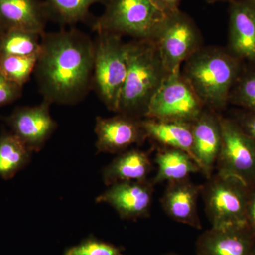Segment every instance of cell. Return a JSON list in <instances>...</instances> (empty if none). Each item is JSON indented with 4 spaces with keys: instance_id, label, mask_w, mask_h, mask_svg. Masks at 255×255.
Instances as JSON below:
<instances>
[{
    "instance_id": "1",
    "label": "cell",
    "mask_w": 255,
    "mask_h": 255,
    "mask_svg": "<svg viewBox=\"0 0 255 255\" xmlns=\"http://www.w3.org/2000/svg\"><path fill=\"white\" fill-rule=\"evenodd\" d=\"M95 43L75 28L44 32L34 75L43 100L75 105L92 90Z\"/></svg>"
},
{
    "instance_id": "2",
    "label": "cell",
    "mask_w": 255,
    "mask_h": 255,
    "mask_svg": "<svg viewBox=\"0 0 255 255\" xmlns=\"http://www.w3.org/2000/svg\"><path fill=\"white\" fill-rule=\"evenodd\" d=\"M155 43L133 40L128 43V70L117 114L145 118L152 97L168 75Z\"/></svg>"
},
{
    "instance_id": "3",
    "label": "cell",
    "mask_w": 255,
    "mask_h": 255,
    "mask_svg": "<svg viewBox=\"0 0 255 255\" xmlns=\"http://www.w3.org/2000/svg\"><path fill=\"white\" fill-rule=\"evenodd\" d=\"M183 64V77L204 105L211 110L223 108L239 78V59L223 48L201 47Z\"/></svg>"
},
{
    "instance_id": "4",
    "label": "cell",
    "mask_w": 255,
    "mask_h": 255,
    "mask_svg": "<svg viewBox=\"0 0 255 255\" xmlns=\"http://www.w3.org/2000/svg\"><path fill=\"white\" fill-rule=\"evenodd\" d=\"M103 14L92 21L96 33L108 32L133 40H152L167 15L150 0H108Z\"/></svg>"
},
{
    "instance_id": "5",
    "label": "cell",
    "mask_w": 255,
    "mask_h": 255,
    "mask_svg": "<svg viewBox=\"0 0 255 255\" xmlns=\"http://www.w3.org/2000/svg\"><path fill=\"white\" fill-rule=\"evenodd\" d=\"M92 90L111 112L117 113L128 70V43L122 36L98 32L94 40Z\"/></svg>"
},
{
    "instance_id": "6",
    "label": "cell",
    "mask_w": 255,
    "mask_h": 255,
    "mask_svg": "<svg viewBox=\"0 0 255 255\" xmlns=\"http://www.w3.org/2000/svg\"><path fill=\"white\" fill-rule=\"evenodd\" d=\"M202 186L206 214L212 228L248 226L247 211L252 188L239 179L216 174Z\"/></svg>"
},
{
    "instance_id": "7",
    "label": "cell",
    "mask_w": 255,
    "mask_h": 255,
    "mask_svg": "<svg viewBox=\"0 0 255 255\" xmlns=\"http://www.w3.org/2000/svg\"><path fill=\"white\" fill-rule=\"evenodd\" d=\"M204 107L180 69L164 78L149 104L145 118L192 123Z\"/></svg>"
},
{
    "instance_id": "8",
    "label": "cell",
    "mask_w": 255,
    "mask_h": 255,
    "mask_svg": "<svg viewBox=\"0 0 255 255\" xmlns=\"http://www.w3.org/2000/svg\"><path fill=\"white\" fill-rule=\"evenodd\" d=\"M221 146L216 162L218 174L255 184V142L235 121L220 117Z\"/></svg>"
},
{
    "instance_id": "9",
    "label": "cell",
    "mask_w": 255,
    "mask_h": 255,
    "mask_svg": "<svg viewBox=\"0 0 255 255\" xmlns=\"http://www.w3.org/2000/svg\"><path fill=\"white\" fill-rule=\"evenodd\" d=\"M152 41L168 73L180 70L182 64L202 47L197 26L179 9L167 16Z\"/></svg>"
},
{
    "instance_id": "10",
    "label": "cell",
    "mask_w": 255,
    "mask_h": 255,
    "mask_svg": "<svg viewBox=\"0 0 255 255\" xmlns=\"http://www.w3.org/2000/svg\"><path fill=\"white\" fill-rule=\"evenodd\" d=\"M50 105L43 100L40 105L21 106L3 118L9 131L33 152L41 150L56 129L57 123L50 115Z\"/></svg>"
},
{
    "instance_id": "11",
    "label": "cell",
    "mask_w": 255,
    "mask_h": 255,
    "mask_svg": "<svg viewBox=\"0 0 255 255\" xmlns=\"http://www.w3.org/2000/svg\"><path fill=\"white\" fill-rule=\"evenodd\" d=\"M154 185L152 181L115 183L96 199L97 203L110 204L122 219L136 220L150 215Z\"/></svg>"
},
{
    "instance_id": "12",
    "label": "cell",
    "mask_w": 255,
    "mask_h": 255,
    "mask_svg": "<svg viewBox=\"0 0 255 255\" xmlns=\"http://www.w3.org/2000/svg\"><path fill=\"white\" fill-rule=\"evenodd\" d=\"M95 132L97 152L103 153H122L130 146L142 143L147 137L141 119L120 114L108 118L97 117Z\"/></svg>"
},
{
    "instance_id": "13",
    "label": "cell",
    "mask_w": 255,
    "mask_h": 255,
    "mask_svg": "<svg viewBox=\"0 0 255 255\" xmlns=\"http://www.w3.org/2000/svg\"><path fill=\"white\" fill-rule=\"evenodd\" d=\"M192 157L201 172L208 179L219 157L221 146L220 116L209 110H204L192 122Z\"/></svg>"
},
{
    "instance_id": "14",
    "label": "cell",
    "mask_w": 255,
    "mask_h": 255,
    "mask_svg": "<svg viewBox=\"0 0 255 255\" xmlns=\"http://www.w3.org/2000/svg\"><path fill=\"white\" fill-rule=\"evenodd\" d=\"M229 11L230 52L255 63V2L231 0Z\"/></svg>"
},
{
    "instance_id": "15",
    "label": "cell",
    "mask_w": 255,
    "mask_h": 255,
    "mask_svg": "<svg viewBox=\"0 0 255 255\" xmlns=\"http://www.w3.org/2000/svg\"><path fill=\"white\" fill-rule=\"evenodd\" d=\"M255 237L248 226L211 227L196 241V255H251Z\"/></svg>"
},
{
    "instance_id": "16",
    "label": "cell",
    "mask_w": 255,
    "mask_h": 255,
    "mask_svg": "<svg viewBox=\"0 0 255 255\" xmlns=\"http://www.w3.org/2000/svg\"><path fill=\"white\" fill-rule=\"evenodd\" d=\"M201 191L202 186L196 185L188 179L168 182L161 199L164 212L178 223L201 230L197 200Z\"/></svg>"
},
{
    "instance_id": "17",
    "label": "cell",
    "mask_w": 255,
    "mask_h": 255,
    "mask_svg": "<svg viewBox=\"0 0 255 255\" xmlns=\"http://www.w3.org/2000/svg\"><path fill=\"white\" fill-rule=\"evenodd\" d=\"M49 20L42 0H0V25L5 31L23 29L43 34Z\"/></svg>"
},
{
    "instance_id": "18",
    "label": "cell",
    "mask_w": 255,
    "mask_h": 255,
    "mask_svg": "<svg viewBox=\"0 0 255 255\" xmlns=\"http://www.w3.org/2000/svg\"><path fill=\"white\" fill-rule=\"evenodd\" d=\"M152 169V164L147 152L130 149L118 156L102 171V178L106 185L115 183L143 181Z\"/></svg>"
},
{
    "instance_id": "19",
    "label": "cell",
    "mask_w": 255,
    "mask_h": 255,
    "mask_svg": "<svg viewBox=\"0 0 255 255\" xmlns=\"http://www.w3.org/2000/svg\"><path fill=\"white\" fill-rule=\"evenodd\" d=\"M191 124L150 118L141 119L142 127L147 137L162 144L164 147L184 151L193 158Z\"/></svg>"
},
{
    "instance_id": "20",
    "label": "cell",
    "mask_w": 255,
    "mask_h": 255,
    "mask_svg": "<svg viewBox=\"0 0 255 255\" xmlns=\"http://www.w3.org/2000/svg\"><path fill=\"white\" fill-rule=\"evenodd\" d=\"M157 172L152 182L154 184L188 179L191 174L201 172L199 165L184 151L166 147L159 150L155 159Z\"/></svg>"
},
{
    "instance_id": "21",
    "label": "cell",
    "mask_w": 255,
    "mask_h": 255,
    "mask_svg": "<svg viewBox=\"0 0 255 255\" xmlns=\"http://www.w3.org/2000/svg\"><path fill=\"white\" fill-rule=\"evenodd\" d=\"M33 152L10 131L0 133V178L12 179L31 160Z\"/></svg>"
},
{
    "instance_id": "22",
    "label": "cell",
    "mask_w": 255,
    "mask_h": 255,
    "mask_svg": "<svg viewBox=\"0 0 255 255\" xmlns=\"http://www.w3.org/2000/svg\"><path fill=\"white\" fill-rule=\"evenodd\" d=\"M108 0H46L50 19L62 25L92 23L90 7L95 4L105 5Z\"/></svg>"
},
{
    "instance_id": "23",
    "label": "cell",
    "mask_w": 255,
    "mask_h": 255,
    "mask_svg": "<svg viewBox=\"0 0 255 255\" xmlns=\"http://www.w3.org/2000/svg\"><path fill=\"white\" fill-rule=\"evenodd\" d=\"M41 33L23 29L5 31L0 47V54L29 56L41 50Z\"/></svg>"
},
{
    "instance_id": "24",
    "label": "cell",
    "mask_w": 255,
    "mask_h": 255,
    "mask_svg": "<svg viewBox=\"0 0 255 255\" xmlns=\"http://www.w3.org/2000/svg\"><path fill=\"white\" fill-rule=\"evenodd\" d=\"M38 55L39 53L29 56H15L0 54V70L11 82L23 87L34 73Z\"/></svg>"
},
{
    "instance_id": "25",
    "label": "cell",
    "mask_w": 255,
    "mask_h": 255,
    "mask_svg": "<svg viewBox=\"0 0 255 255\" xmlns=\"http://www.w3.org/2000/svg\"><path fill=\"white\" fill-rule=\"evenodd\" d=\"M228 102L255 113V73L247 74L238 79L230 93Z\"/></svg>"
},
{
    "instance_id": "26",
    "label": "cell",
    "mask_w": 255,
    "mask_h": 255,
    "mask_svg": "<svg viewBox=\"0 0 255 255\" xmlns=\"http://www.w3.org/2000/svg\"><path fill=\"white\" fill-rule=\"evenodd\" d=\"M64 255H125L119 247L90 237L65 251Z\"/></svg>"
},
{
    "instance_id": "27",
    "label": "cell",
    "mask_w": 255,
    "mask_h": 255,
    "mask_svg": "<svg viewBox=\"0 0 255 255\" xmlns=\"http://www.w3.org/2000/svg\"><path fill=\"white\" fill-rule=\"evenodd\" d=\"M23 88L9 80L0 70V108L18 100L22 95Z\"/></svg>"
},
{
    "instance_id": "28",
    "label": "cell",
    "mask_w": 255,
    "mask_h": 255,
    "mask_svg": "<svg viewBox=\"0 0 255 255\" xmlns=\"http://www.w3.org/2000/svg\"><path fill=\"white\" fill-rule=\"evenodd\" d=\"M164 14L170 15L179 10L182 0H150Z\"/></svg>"
},
{
    "instance_id": "29",
    "label": "cell",
    "mask_w": 255,
    "mask_h": 255,
    "mask_svg": "<svg viewBox=\"0 0 255 255\" xmlns=\"http://www.w3.org/2000/svg\"><path fill=\"white\" fill-rule=\"evenodd\" d=\"M247 223L253 236L255 237V184L252 188L251 196L247 211Z\"/></svg>"
},
{
    "instance_id": "30",
    "label": "cell",
    "mask_w": 255,
    "mask_h": 255,
    "mask_svg": "<svg viewBox=\"0 0 255 255\" xmlns=\"http://www.w3.org/2000/svg\"><path fill=\"white\" fill-rule=\"evenodd\" d=\"M240 125L244 131L255 142V113L245 117Z\"/></svg>"
},
{
    "instance_id": "31",
    "label": "cell",
    "mask_w": 255,
    "mask_h": 255,
    "mask_svg": "<svg viewBox=\"0 0 255 255\" xmlns=\"http://www.w3.org/2000/svg\"><path fill=\"white\" fill-rule=\"evenodd\" d=\"M5 30L2 26L0 25V47H1V41H2L3 36L4 34Z\"/></svg>"
},
{
    "instance_id": "32",
    "label": "cell",
    "mask_w": 255,
    "mask_h": 255,
    "mask_svg": "<svg viewBox=\"0 0 255 255\" xmlns=\"http://www.w3.org/2000/svg\"><path fill=\"white\" fill-rule=\"evenodd\" d=\"M205 1H207V2L211 3V4H213V3L219 2V1H228V0H205ZM229 1H231V0H229Z\"/></svg>"
},
{
    "instance_id": "33",
    "label": "cell",
    "mask_w": 255,
    "mask_h": 255,
    "mask_svg": "<svg viewBox=\"0 0 255 255\" xmlns=\"http://www.w3.org/2000/svg\"><path fill=\"white\" fill-rule=\"evenodd\" d=\"M251 255H255V248L253 250V253H252Z\"/></svg>"
},
{
    "instance_id": "34",
    "label": "cell",
    "mask_w": 255,
    "mask_h": 255,
    "mask_svg": "<svg viewBox=\"0 0 255 255\" xmlns=\"http://www.w3.org/2000/svg\"><path fill=\"white\" fill-rule=\"evenodd\" d=\"M164 255H178L173 254V253H169V254H166Z\"/></svg>"
},
{
    "instance_id": "35",
    "label": "cell",
    "mask_w": 255,
    "mask_h": 255,
    "mask_svg": "<svg viewBox=\"0 0 255 255\" xmlns=\"http://www.w3.org/2000/svg\"><path fill=\"white\" fill-rule=\"evenodd\" d=\"M253 1H255V0H253Z\"/></svg>"
}]
</instances>
